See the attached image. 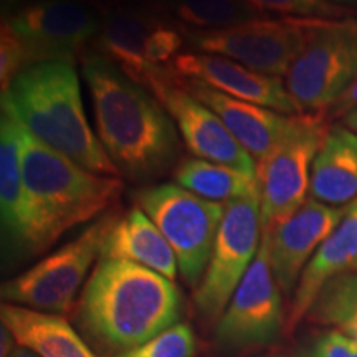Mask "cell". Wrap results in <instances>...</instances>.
Here are the masks:
<instances>
[{"mask_svg": "<svg viewBox=\"0 0 357 357\" xmlns=\"http://www.w3.org/2000/svg\"><path fill=\"white\" fill-rule=\"evenodd\" d=\"M356 108H357V79L351 84L349 89H347L344 95L334 102L333 108L329 109V113L336 116V118H342L346 113H349L351 109H356Z\"/></svg>", "mask_w": 357, "mask_h": 357, "instance_id": "f546056e", "label": "cell"}, {"mask_svg": "<svg viewBox=\"0 0 357 357\" xmlns=\"http://www.w3.org/2000/svg\"><path fill=\"white\" fill-rule=\"evenodd\" d=\"M101 258L136 263L172 281L178 270L171 245L137 205L116 218L102 243Z\"/></svg>", "mask_w": 357, "mask_h": 357, "instance_id": "ffe728a7", "label": "cell"}, {"mask_svg": "<svg viewBox=\"0 0 357 357\" xmlns=\"http://www.w3.org/2000/svg\"><path fill=\"white\" fill-rule=\"evenodd\" d=\"M182 314L172 280L136 263L101 260L84 283L78 323L98 344L119 352L144 344Z\"/></svg>", "mask_w": 357, "mask_h": 357, "instance_id": "7a4b0ae2", "label": "cell"}, {"mask_svg": "<svg viewBox=\"0 0 357 357\" xmlns=\"http://www.w3.org/2000/svg\"><path fill=\"white\" fill-rule=\"evenodd\" d=\"M38 2V0H0V12H2V19H7L12 13H15L20 8H24L30 3Z\"/></svg>", "mask_w": 357, "mask_h": 357, "instance_id": "4dcf8cb0", "label": "cell"}, {"mask_svg": "<svg viewBox=\"0 0 357 357\" xmlns=\"http://www.w3.org/2000/svg\"><path fill=\"white\" fill-rule=\"evenodd\" d=\"M22 121L7 95L0 102V225L3 261L29 258V215L22 169Z\"/></svg>", "mask_w": 357, "mask_h": 357, "instance_id": "e0dca14e", "label": "cell"}, {"mask_svg": "<svg viewBox=\"0 0 357 357\" xmlns=\"http://www.w3.org/2000/svg\"><path fill=\"white\" fill-rule=\"evenodd\" d=\"M284 78L303 113L331 109L357 79V20H326Z\"/></svg>", "mask_w": 357, "mask_h": 357, "instance_id": "ba28073f", "label": "cell"}, {"mask_svg": "<svg viewBox=\"0 0 357 357\" xmlns=\"http://www.w3.org/2000/svg\"><path fill=\"white\" fill-rule=\"evenodd\" d=\"M116 218L118 215L113 212L100 217L77 238L15 278L3 281L0 288L3 303L61 316L70 312L89 268L96 258H101L102 243Z\"/></svg>", "mask_w": 357, "mask_h": 357, "instance_id": "8992f818", "label": "cell"}, {"mask_svg": "<svg viewBox=\"0 0 357 357\" xmlns=\"http://www.w3.org/2000/svg\"><path fill=\"white\" fill-rule=\"evenodd\" d=\"M24 126V124H22ZM22 169L29 215V257L50 248L73 227L106 211L121 195V177L91 172L22 128Z\"/></svg>", "mask_w": 357, "mask_h": 357, "instance_id": "3957f363", "label": "cell"}, {"mask_svg": "<svg viewBox=\"0 0 357 357\" xmlns=\"http://www.w3.org/2000/svg\"><path fill=\"white\" fill-rule=\"evenodd\" d=\"M169 68L178 77L195 79L235 100L253 102L288 116L305 114L289 95L283 79L258 73L231 58L187 52L178 53Z\"/></svg>", "mask_w": 357, "mask_h": 357, "instance_id": "2e32d148", "label": "cell"}, {"mask_svg": "<svg viewBox=\"0 0 357 357\" xmlns=\"http://www.w3.org/2000/svg\"><path fill=\"white\" fill-rule=\"evenodd\" d=\"M307 357H357V344L344 333L328 331L314 339Z\"/></svg>", "mask_w": 357, "mask_h": 357, "instance_id": "f1b7e54d", "label": "cell"}, {"mask_svg": "<svg viewBox=\"0 0 357 357\" xmlns=\"http://www.w3.org/2000/svg\"><path fill=\"white\" fill-rule=\"evenodd\" d=\"M261 236L260 195L225 204L211 260L194 293L202 318L213 321L223 314L258 255Z\"/></svg>", "mask_w": 357, "mask_h": 357, "instance_id": "30bf717a", "label": "cell"}, {"mask_svg": "<svg viewBox=\"0 0 357 357\" xmlns=\"http://www.w3.org/2000/svg\"><path fill=\"white\" fill-rule=\"evenodd\" d=\"M312 316L319 323L334 324L357 344V275L333 280L312 306Z\"/></svg>", "mask_w": 357, "mask_h": 357, "instance_id": "d4e9b609", "label": "cell"}, {"mask_svg": "<svg viewBox=\"0 0 357 357\" xmlns=\"http://www.w3.org/2000/svg\"><path fill=\"white\" fill-rule=\"evenodd\" d=\"M328 129L323 114H298L288 136L257 162L263 231L293 215L307 200L312 162Z\"/></svg>", "mask_w": 357, "mask_h": 357, "instance_id": "9c48e42d", "label": "cell"}, {"mask_svg": "<svg viewBox=\"0 0 357 357\" xmlns=\"http://www.w3.org/2000/svg\"><path fill=\"white\" fill-rule=\"evenodd\" d=\"M164 3L181 24L197 32L230 29L265 17L245 0H164Z\"/></svg>", "mask_w": 357, "mask_h": 357, "instance_id": "cb8c5ba5", "label": "cell"}, {"mask_svg": "<svg viewBox=\"0 0 357 357\" xmlns=\"http://www.w3.org/2000/svg\"><path fill=\"white\" fill-rule=\"evenodd\" d=\"M0 321L17 344L40 357H98L61 314L2 303Z\"/></svg>", "mask_w": 357, "mask_h": 357, "instance_id": "44dd1931", "label": "cell"}, {"mask_svg": "<svg viewBox=\"0 0 357 357\" xmlns=\"http://www.w3.org/2000/svg\"><path fill=\"white\" fill-rule=\"evenodd\" d=\"M326 20L263 19L223 30L187 32L195 52L222 55L268 77H287L294 61Z\"/></svg>", "mask_w": 357, "mask_h": 357, "instance_id": "52a82bcc", "label": "cell"}, {"mask_svg": "<svg viewBox=\"0 0 357 357\" xmlns=\"http://www.w3.org/2000/svg\"><path fill=\"white\" fill-rule=\"evenodd\" d=\"M139 84L149 89L164 106L194 158L257 177V160L238 144L222 119L192 95L182 77L167 66H154Z\"/></svg>", "mask_w": 357, "mask_h": 357, "instance_id": "8fae6325", "label": "cell"}, {"mask_svg": "<svg viewBox=\"0 0 357 357\" xmlns=\"http://www.w3.org/2000/svg\"><path fill=\"white\" fill-rule=\"evenodd\" d=\"M287 316L261 236L258 255L217 324V344L227 351L268 346L284 331Z\"/></svg>", "mask_w": 357, "mask_h": 357, "instance_id": "4fadbf2b", "label": "cell"}, {"mask_svg": "<svg viewBox=\"0 0 357 357\" xmlns=\"http://www.w3.org/2000/svg\"><path fill=\"white\" fill-rule=\"evenodd\" d=\"M195 336L187 323H177L134 349L113 357H194Z\"/></svg>", "mask_w": 357, "mask_h": 357, "instance_id": "484cf974", "label": "cell"}, {"mask_svg": "<svg viewBox=\"0 0 357 357\" xmlns=\"http://www.w3.org/2000/svg\"><path fill=\"white\" fill-rule=\"evenodd\" d=\"M333 3H351V2H357V0H329Z\"/></svg>", "mask_w": 357, "mask_h": 357, "instance_id": "836d02e7", "label": "cell"}, {"mask_svg": "<svg viewBox=\"0 0 357 357\" xmlns=\"http://www.w3.org/2000/svg\"><path fill=\"white\" fill-rule=\"evenodd\" d=\"M102 20L105 12L84 0H38L2 19L26 45L33 65L73 63L84 45L98 37Z\"/></svg>", "mask_w": 357, "mask_h": 357, "instance_id": "7c38bea8", "label": "cell"}, {"mask_svg": "<svg viewBox=\"0 0 357 357\" xmlns=\"http://www.w3.org/2000/svg\"><path fill=\"white\" fill-rule=\"evenodd\" d=\"M32 65V56L26 45L12 32L6 22H2V26H0V91L2 95H6L10 89L13 79Z\"/></svg>", "mask_w": 357, "mask_h": 357, "instance_id": "83f0119b", "label": "cell"}, {"mask_svg": "<svg viewBox=\"0 0 357 357\" xmlns=\"http://www.w3.org/2000/svg\"><path fill=\"white\" fill-rule=\"evenodd\" d=\"M174 181L199 197L220 204L258 194L257 177L197 158L184 159L177 164Z\"/></svg>", "mask_w": 357, "mask_h": 357, "instance_id": "603a6c76", "label": "cell"}, {"mask_svg": "<svg viewBox=\"0 0 357 357\" xmlns=\"http://www.w3.org/2000/svg\"><path fill=\"white\" fill-rule=\"evenodd\" d=\"M6 95L22 124L37 139L88 171L121 177L89 126L78 71L71 61L29 66Z\"/></svg>", "mask_w": 357, "mask_h": 357, "instance_id": "277c9868", "label": "cell"}, {"mask_svg": "<svg viewBox=\"0 0 357 357\" xmlns=\"http://www.w3.org/2000/svg\"><path fill=\"white\" fill-rule=\"evenodd\" d=\"M102 149L123 178L147 182L177 164L178 129L153 93L101 53L82 55Z\"/></svg>", "mask_w": 357, "mask_h": 357, "instance_id": "6da1fadb", "label": "cell"}, {"mask_svg": "<svg viewBox=\"0 0 357 357\" xmlns=\"http://www.w3.org/2000/svg\"><path fill=\"white\" fill-rule=\"evenodd\" d=\"M10 357H40V356H37L35 352H32L30 349H26V347H22V346L17 344V347L13 349Z\"/></svg>", "mask_w": 357, "mask_h": 357, "instance_id": "d6a6232c", "label": "cell"}, {"mask_svg": "<svg viewBox=\"0 0 357 357\" xmlns=\"http://www.w3.org/2000/svg\"><path fill=\"white\" fill-rule=\"evenodd\" d=\"M182 35L153 13L134 8L105 12L101 30L95 38L98 50L141 83L154 66L171 63L182 47Z\"/></svg>", "mask_w": 357, "mask_h": 357, "instance_id": "5bb4252c", "label": "cell"}, {"mask_svg": "<svg viewBox=\"0 0 357 357\" xmlns=\"http://www.w3.org/2000/svg\"><path fill=\"white\" fill-rule=\"evenodd\" d=\"M136 205L171 245L182 280L197 288L211 260L225 204L202 199L171 182L137 190Z\"/></svg>", "mask_w": 357, "mask_h": 357, "instance_id": "5b68a950", "label": "cell"}, {"mask_svg": "<svg viewBox=\"0 0 357 357\" xmlns=\"http://www.w3.org/2000/svg\"><path fill=\"white\" fill-rule=\"evenodd\" d=\"M312 199L346 207L357 199V132L344 124L331 126L312 162Z\"/></svg>", "mask_w": 357, "mask_h": 357, "instance_id": "7402d4cb", "label": "cell"}, {"mask_svg": "<svg viewBox=\"0 0 357 357\" xmlns=\"http://www.w3.org/2000/svg\"><path fill=\"white\" fill-rule=\"evenodd\" d=\"M346 207H333L311 197L293 215L263 231L271 271L281 293L291 294L296 289L307 263L339 225Z\"/></svg>", "mask_w": 357, "mask_h": 357, "instance_id": "9a60e30c", "label": "cell"}, {"mask_svg": "<svg viewBox=\"0 0 357 357\" xmlns=\"http://www.w3.org/2000/svg\"><path fill=\"white\" fill-rule=\"evenodd\" d=\"M245 2L263 13H281L293 19L337 20L346 13L344 8L329 0H245Z\"/></svg>", "mask_w": 357, "mask_h": 357, "instance_id": "4316f807", "label": "cell"}, {"mask_svg": "<svg viewBox=\"0 0 357 357\" xmlns=\"http://www.w3.org/2000/svg\"><path fill=\"white\" fill-rule=\"evenodd\" d=\"M342 124H344L346 128H349L351 131L357 132V108L351 109L349 113H346L344 116H342Z\"/></svg>", "mask_w": 357, "mask_h": 357, "instance_id": "1f68e13d", "label": "cell"}, {"mask_svg": "<svg viewBox=\"0 0 357 357\" xmlns=\"http://www.w3.org/2000/svg\"><path fill=\"white\" fill-rule=\"evenodd\" d=\"M354 271H357V199L347 205L339 225L321 243L303 271L287 314L284 331H294L333 280Z\"/></svg>", "mask_w": 357, "mask_h": 357, "instance_id": "d6986e66", "label": "cell"}, {"mask_svg": "<svg viewBox=\"0 0 357 357\" xmlns=\"http://www.w3.org/2000/svg\"><path fill=\"white\" fill-rule=\"evenodd\" d=\"M182 79L192 95L222 119L231 136L257 162L266 158L288 136L296 123L298 114L278 113L253 102L235 100L195 79Z\"/></svg>", "mask_w": 357, "mask_h": 357, "instance_id": "ac0fdd59", "label": "cell"}]
</instances>
